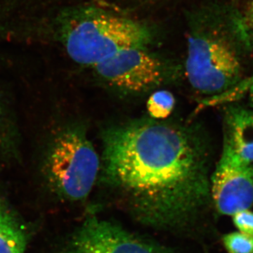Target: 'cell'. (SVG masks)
Returning <instances> with one entry per match:
<instances>
[{
    "label": "cell",
    "mask_w": 253,
    "mask_h": 253,
    "mask_svg": "<svg viewBox=\"0 0 253 253\" xmlns=\"http://www.w3.org/2000/svg\"><path fill=\"white\" fill-rule=\"evenodd\" d=\"M246 90L249 91L250 102L253 108V81L248 84Z\"/></svg>",
    "instance_id": "cell-15"
},
{
    "label": "cell",
    "mask_w": 253,
    "mask_h": 253,
    "mask_svg": "<svg viewBox=\"0 0 253 253\" xmlns=\"http://www.w3.org/2000/svg\"><path fill=\"white\" fill-rule=\"evenodd\" d=\"M102 140L103 179L144 225L180 230L211 194L204 146L185 126L138 120L108 128Z\"/></svg>",
    "instance_id": "cell-1"
},
{
    "label": "cell",
    "mask_w": 253,
    "mask_h": 253,
    "mask_svg": "<svg viewBox=\"0 0 253 253\" xmlns=\"http://www.w3.org/2000/svg\"><path fill=\"white\" fill-rule=\"evenodd\" d=\"M185 71L193 88L212 98L233 90L243 81L241 63L230 46L201 32L188 39Z\"/></svg>",
    "instance_id": "cell-4"
},
{
    "label": "cell",
    "mask_w": 253,
    "mask_h": 253,
    "mask_svg": "<svg viewBox=\"0 0 253 253\" xmlns=\"http://www.w3.org/2000/svg\"><path fill=\"white\" fill-rule=\"evenodd\" d=\"M223 145L245 162L253 163V111L239 106L226 109Z\"/></svg>",
    "instance_id": "cell-8"
},
{
    "label": "cell",
    "mask_w": 253,
    "mask_h": 253,
    "mask_svg": "<svg viewBox=\"0 0 253 253\" xmlns=\"http://www.w3.org/2000/svg\"><path fill=\"white\" fill-rule=\"evenodd\" d=\"M29 231L4 200L0 199V253H26Z\"/></svg>",
    "instance_id": "cell-9"
},
{
    "label": "cell",
    "mask_w": 253,
    "mask_h": 253,
    "mask_svg": "<svg viewBox=\"0 0 253 253\" xmlns=\"http://www.w3.org/2000/svg\"><path fill=\"white\" fill-rule=\"evenodd\" d=\"M251 80H252V81H253V77H251Z\"/></svg>",
    "instance_id": "cell-16"
},
{
    "label": "cell",
    "mask_w": 253,
    "mask_h": 253,
    "mask_svg": "<svg viewBox=\"0 0 253 253\" xmlns=\"http://www.w3.org/2000/svg\"><path fill=\"white\" fill-rule=\"evenodd\" d=\"M175 105L174 95L166 90L157 91L150 96L147 101L148 112L152 119H166L170 116Z\"/></svg>",
    "instance_id": "cell-10"
},
{
    "label": "cell",
    "mask_w": 253,
    "mask_h": 253,
    "mask_svg": "<svg viewBox=\"0 0 253 253\" xmlns=\"http://www.w3.org/2000/svg\"><path fill=\"white\" fill-rule=\"evenodd\" d=\"M99 154L79 126L63 128L46 149L42 171L51 189L60 197L81 201L89 196L101 170Z\"/></svg>",
    "instance_id": "cell-3"
},
{
    "label": "cell",
    "mask_w": 253,
    "mask_h": 253,
    "mask_svg": "<svg viewBox=\"0 0 253 253\" xmlns=\"http://www.w3.org/2000/svg\"><path fill=\"white\" fill-rule=\"evenodd\" d=\"M211 194L218 212L234 215L253 204V163L245 162L223 145L211 179Z\"/></svg>",
    "instance_id": "cell-7"
},
{
    "label": "cell",
    "mask_w": 253,
    "mask_h": 253,
    "mask_svg": "<svg viewBox=\"0 0 253 253\" xmlns=\"http://www.w3.org/2000/svg\"><path fill=\"white\" fill-rule=\"evenodd\" d=\"M233 220L240 232L253 237V212L244 210L233 215Z\"/></svg>",
    "instance_id": "cell-12"
},
{
    "label": "cell",
    "mask_w": 253,
    "mask_h": 253,
    "mask_svg": "<svg viewBox=\"0 0 253 253\" xmlns=\"http://www.w3.org/2000/svg\"><path fill=\"white\" fill-rule=\"evenodd\" d=\"M6 127H7V121H6V113L4 107L0 102V144L3 141H6Z\"/></svg>",
    "instance_id": "cell-13"
},
{
    "label": "cell",
    "mask_w": 253,
    "mask_h": 253,
    "mask_svg": "<svg viewBox=\"0 0 253 253\" xmlns=\"http://www.w3.org/2000/svg\"><path fill=\"white\" fill-rule=\"evenodd\" d=\"M60 253H174L116 223L91 216L86 218Z\"/></svg>",
    "instance_id": "cell-6"
},
{
    "label": "cell",
    "mask_w": 253,
    "mask_h": 253,
    "mask_svg": "<svg viewBox=\"0 0 253 253\" xmlns=\"http://www.w3.org/2000/svg\"></svg>",
    "instance_id": "cell-17"
},
{
    "label": "cell",
    "mask_w": 253,
    "mask_h": 253,
    "mask_svg": "<svg viewBox=\"0 0 253 253\" xmlns=\"http://www.w3.org/2000/svg\"><path fill=\"white\" fill-rule=\"evenodd\" d=\"M75 62L93 66L129 48L148 49L154 40L150 28L135 20L101 9L73 8L39 20Z\"/></svg>",
    "instance_id": "cell-2"
},
{
    "label": "cell",
    "mask_w": 253,
    "mask_h": 253,
    "mask_svg": "<svg viewBox=\"0 0 253 253\" xmlns=\"http://www.w3.org/2000/svg\"><path fill=\"white\" fill-rule=\"evenodd\" d=\"M92 68L106 83L131 92L154 89L169 77L166 63L144 48L123 49Z\"/></svg>",
    "instance_id": "cell-5"
},
{
    "label": "cell",
    "mask_w": 253,
    "mask_h": 253,
    "mask_svg": "<svg viewBox=\"0 0 253 253\" xmlns=\"http://www.w3.org/2000/svg\"><path fill=\"white\" fill-rule=\"evenodd\" d=\"M224 246L229 253H253V237L241 232H233L223 238Z\"/></svg>",
    "instance_id": "cell-11"
},
{
    "label": "cell",
    "mask_w": 253,
    "mask_h": 253,
    "mask_svg": "<svg viewBox=\"0 0 253 253\" xmlns=\"http://www.w3.org/2000/svg\"><path fill=\"white\" fill-rule=\"evenodd\" d=\"M21 2L25 5L31 8V9L36 10L37 9H45V6L48 4H51L54 1L56 0H20Z\"/></svg>",
    "instance_id": "cell-14"
}]
</instances>
